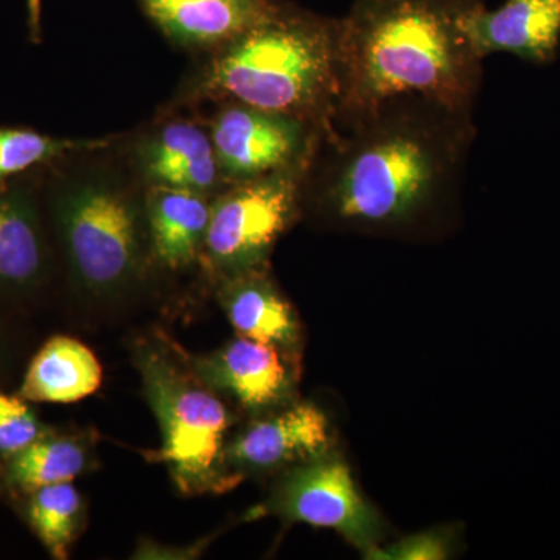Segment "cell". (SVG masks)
I'll return each mask as SVG.
<instances>
[{
    "mask_svg": "<svg viewBox=\"0 0 560 560\" xmlns=\"http://www.w3.org/2000/svg\"><path fill=\"white\" fill-rule=\"evenodd\" d=\"M81 497L72 482L33 490L28 518L36 536L55 559H68L81 517Z\"/></svg>",
    "mask_w": 560,
    "mask_h": 560,
    "instance_id": "d6986e66",
    "label": "cell"
},
{
    "mask_svg": "<svg viewBox=\"0 0 560 560\" xmlns=\"http://www.w3.org/2000/svg\"><path fill=\"white\" fill-rule=\"evenodd\" d=\"M337 36L338 20L278 3L267 20L221 47L209 90L323 130L337 109Z\"/></svg>",
    "mask_w": 560,
    "mask_h": 560,
    "instance_id": "3957f363",
    "label": "cell"
},
{
    "mask_svg": "<svg viewBox=\"0 0 560 560\" xmlns=\"http://www.w3.org/2000/svg\"><path fill=\"white\" fill-rule=\"evenodd\" d=\"M40 3L43 0H27L28 28L35 43H38L40 36Z\"/></svg>",
    "mask_w": 560,
    "mask_h": 560,
    "instance_id": "603a6c76",
    "label": "cell"
},
{
    "mask_svg": "<svg viewBox=\"0 0 560 560\" xmlns=\"http://www.w3.org/2000/svg\"><path fill=\"white\" fill-rule=\"evenodd\" d=\"M467 32L482 60L508 54L550 65L560 46V0H506L497 10L480 2L467 18Z\"/></svg>",
    "mask_w": 560,
    "mask_h": 560,
    "instance_id": "30bf717a",
    "label": "cell"
},
{
    "mask_svg": "<svg viewBox=\"0 0 560 560\" xmlns=\"http://www.w3.org/2000/svg\"><path fill=\"white\" fill-rule=\"evenodd\" d=\"M318 135L296 117L234 103L217 117L212 143L221 175L242 183L305 164Z\"/></svg>",
    "mask_w": 560,
    "mask_h": 560,
    "instance_id": "ba28073f",
    "label": "cell"
},
{
    "mask_svg": "<svg viewBox=\"0 0 560 560\" xmlns=\"http://www.w3.org/2000/svg\"><path fill=\"white\" fill-rule=\"evenodd\" d=\"M145 178L156 187L202 194L219 183L221 175L212 139L190 121H172L139 150Z\"/></svg>",
    "mask_w": 560,
    "mask_h": 560,
    "instance_id": "4fadbf2b",
    "label": "cell"
},
{
    "mask_svg": "<svg viewBox=\"0 0 560 560\" xmlns=\"http://www.w3.org/2000/svg\"><path fill=\"white\" fill-rule=\"evenodd\" d=\"M60 228L70 267L81 285L110 293L130 282L142 257L138 206L109 179L80 180L57 200Z\"/></svg>",
    "mask_w": 560,
    "mask_h": 560,
    "instance_id": "5b68a950",
    "label": "cell"
},
{
    "mask_svg": "<svg viewBox=\"0 0 560 560\" xmlns=\"http://www.w3.org/2000/svg\"><path fill=\"white\" fill-rule=\"evenodd\" d=\"M234 278L224 290L223 307L241 337L275 348L293 345L296 318L270 280L260 275L259 268Z\"/></svg>",
    "mask_w": 560,
    "mask_h": 560,
    "instance_id": "2e32d148",
    "label": "cell"
},
{
    "mask_svg": "<svg viewBox=\"0 0 560 560\" xmlns=\"http://www.w3.org/2000/svg\"><path fill=\"white\" fill-rule=\"evenodd\" d=\"M147 210L151 245L158 260L176 270L197 259L210 219L209 205L201 194L154 187Z\"/></svg>",
    "mask_w": 560,
    "mask_h": 560,
    "instance_id": "9a60e30c",
    "label": "cell"
},
{
    "mask_svg": "<svg viewBox=\"0 0 560 560\" xmlns=\"http://www.w3.org/2000/svg\"><path fill=\"white\" fill-rule=\"evenodd\" d=\"M149 20L173 43L224 47L275 11V0H140Z\"/></svg>",
    "mask_w": 560,
    "mask_h": 560,
    "instance_id": "8fae6325",
    "label": "cell"
},
{
    "mask_svg": "<svg viewBox=\"0 0 560 560\" xmlns=\"http://www.w3.org/2000/svg\"><path fill=\"white\" fill-rule=\"evenodd\" d=\"M46 268L38 212L22 189L0 191V289L35 285Z\"/></svg>",
    "mask_w": 560,
    "mask_h": 560,
    "instance_id": "e0dca14e",
    "label": "cell"
},
{
    "mask_svg": "<svg viewBox=\"0 0 560 560\" xmlns=\"http://www.w3.org/2000/svg\"><path fill=\"white\" fill-rule=\"evenodd\" d=\"M88 453L70 438H39L11 456L9 480L24 490L72 482L86 469Z\"/></svg>",
    "mask_w": 560,
    "mask_h": 560,
    "instance_id": "ac0fdd59",
    "label": "cell"
},
{
    "mask_svg": "<svg viewBox=\"0 0 560 560\" xmlns=\"http://www.w3.org/2000/svg\"><path fill=\"white\" fill-rule=\"evenodd\" d=\"M305 165L242 180L210 208L205 248L232 276L261 267L302 205Z\"/></svg>",
    "mask_w": 560,
    "mask_h": 560,
    "instance_id": "8992f818",
    "label": "cell"
},
{
    "mask_svg": "<svg viewBox=\"0 0 560 560\" xmlns=\"http://www.w3.org/2000/svg\"><path fill=\"white\" fill-rule=\"evenodd\" d=\"M195 366L206 385L231 394L246 410H265L289 394V372L278 348L265 342L237 338Z\"/></svg>",
    "mask_w": 560,
    "mask_h": 560,
    "instance_id": "7c38bea8",
    "label": "cell"
},
{
    "mask_svg": "<svg viewBox=\"0 0 560 560\" xmlns=\"http://www.w3.org/2000/svg\"><path fill=\"white\" fill-rule=\"evenodd\" d=\"M330 444L326 415L313 404H296L257 420L224 451L226 467L267 471L323 456Z\"/></svg>",
    "mask_w": 560,
    "mask_h": 560,
    "instance_id": "9c48e42d",
    "label": "cell"
},
{
    "mask_svg": "<svg viewBox=\"0 0 560 560\" xmlns=\"http://www.w3.org/2000/svg\"><path fill=\"white\" fill-rule=\"evenodd\" d=\"M475 136L474 110L423 97L335 116L305 165L302 201L346 230H412L458 200Z\"/></svg>",
    "mask_w": 560,
    "mask_h": 560,
    "instance_id": "6da1fadb",
    "label": "cell"
},
{
    "mask_svg": "<svg viewBox=\"0 0 560 560\" xmlns=\"http://www.w3.org/2000/svg\"><path fill=\"white\" fill-rule=\"evenodd\" d=\"M138 366L160 420L162 448L158 459L167 464L179 490L200 493L224 489L226 482L234 485L224 463L231 416L223 401L201 378L187 374L156 350H140Z\"/></svg>",
    "mask_w": 560,
    "mask_h": 560,
    "instance_id": "277c9868",
    "label": "cell"
},
{
    "mask_svg": "<svg viewBox=\"0 0 560 560\" xmlns=\"http://www.w3.org/2000/svg\"><path fill=\"white\" fill-rule=\"evenodd\" d=\"M102 385V366L94 352L70 337H55L36 353L21 396L38 404H75Z\"/></svg>",
    "mask_w": 560,
    "mask_h": 560,
    "instance_id": "5bb4252c",
    "label": "cell"
},
{
    "mask_svg": "<svg viewBox=\"0 0 560 560\" xmlns=\"http://www.w3.org/2000/svg\"><path fill=\"white\" fill-rule=\"evenodd\" d=\"M478 3L355 0L338 20L335 116L401 97L474 110L485 60L471 43L467 18Z\"/></svg>",
    "mask_w": 560,
    "mask_h": 560,
    "instance_id": "7a4b0ae2",
    "label": "cell"
},
{
    "mask_svg": "<svg viewBox=\"0 0 560 560\" xmlns=\"http://www.w3.org/2000/svg\"><path fill=\"white\" fill-rule=\"evenodd\" d=\"M101 142H72L27 130H0V179L60 158L68 151L94 149Z\"/></svg>",
    "mask_w": 560,
    "mask_h": 560,
    "instance_id": "ffe728a7",
    "label": "cell"
},
{
    "mask_svg": "<svg viewBox=\"0 0 560 560\" xmlns=\"http://www.w3.org/2000/svg\"><path fill=\"white\" fill-rule=\"evenodd\" d=\"M39 438V420L24 397L0 393V453L16 455Z\"/></svg>",
    "mask_w": 560,
    "mask_h": 560,
    "instance_id": "44dd1931",
    "label": "cell"
},
{
    "mask_svg": "<svg viewBox=\"0 0 560 560\" xmlns=\"http://www.w3.org/2000/svg\"><path fill=\"white\" fill-rule=\"evenodd\" d=\"M270 508L289 521L337 530L364 555L378 547L381 523L341 459L302 463L280 482Z\"/></svg>",
    "mask_w": 560,
    "mask_h": 560,
    "instance_id": "52a82bcc",
    "label": "cell"
},
{
    "mask_svg": "<svg viewBox=\"0 0 560 560\" xmlns=\"http://www.w3.org/2000/svg\"><path fill=\"white\" fill-rule=\"evenodd\" d=\"M447 544L436 534H418V536L408 537L400 540L393 547H375L368 552L370 559L388 560H440L447 558Z\"/></svg>",
    "mask_w": 560,
    "mask_h": 560,
    "instance_id": "7402d4cb",
    "label": "cell"
}]
</instances>
